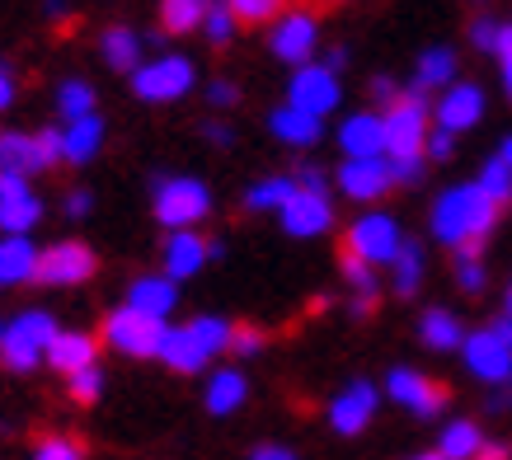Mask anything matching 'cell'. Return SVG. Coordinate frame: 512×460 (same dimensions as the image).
I'll return each instance as SVG.
<instances>
[{
    "instance_id": "cell-1",
    "label": "cell",
    "mask_w": 512,
    "mask_h": 460,
    "mask_svg": "<svg viewBox=\"0 0 512 460\" xmlns=\"http://www.w3.org/2000/svg\"><path fill=\"white\" fill-rule=\"evenodd\" d=\"M494 226H498V207L484 198L475 184L447 188L433 207V235L451 249V254L461 245H484Z\"/></svg>"
},
{
    "instance_id": "cell-2",
    "label": "cell",
    "mask_w": 512,
    "mask_h": 460,
    "mask_svg": "<svg viewBox=\"0 0 512 460\" xmlns=\"http://www.w3.org/2000/svg\"><path fill=\"white\" fill-rule=\"evenodd\" d=\"M57 338V315L47 310H19L0 320V362L10 371H33L47 357V343Z\"/></svg>"
},
{
    "instance_id": "cell-3",
    "label": "cell",
    "mask_w": 512,
    "mask_h": 460,
    "mask_svg": "<svg viewBox=\"0 0 512 460\" xmlns=\"http://www.w3.org/2000/svg\"><path fill=\"white\" fill-rule=\"evenodd\" d=\"M151 207H156L160 226H170V235H179L212 212V188L202 179H188V174H165L151 184Z\"/></svg>"
},
{
    "instance_id": "cell-4",
    "label": "cell",
    "mask_w": 512,
    "mask_h": 460,
    "mask_svg": "<svg viewBox=\"0 0 512 460\" xmlns=\"http://www.w3.org/2000/svg\"><path fill=\"white\" fill-rule=\"evenodd\" d=\"M62 160V127L43 132H0V174L10 179H33Z\"/></svg>"
},
{
    "instance_id": "cell-5",
    "label": "cell",
    "mask_w": 512,
    "mask_h": 460,
    "mask_svg": "<svg viewBox=\"0 0 512 460\" xmlns=\"http://www.w3.org/2000/svg\"><path fill=\"white\" fill-rule=\"evenodd\" d=\"M428 118L433 108L419 94H404L400 104H390L381 113V127H386V160L400 165V160H423V146H428Z\"/></svg>"
},
{
    "instance_id": "cell-6",
    "label": "cell",
    "mask_w": 512,
    "mask_h": 460,
    "mask_svg": "<svg viewBox=\"0 0 512 460\" xmlns=\"http://www.w3.org/2000/svg\"><path fill=\"white\" fill-rule=\"evenodd\" d=\"M193 85H198V66L179 57V52H160V57H151V62H141L132 71V94L146 99V104H174Z\"/></svg>"
},
{
    "instance_id": "cell-7",
    "label": "cell",
    "mask_w": 512,
    "mask_h": 460,
    "mask_svg": "<svg viewBox=\"0 0 512 460\" xmlns=\"http://www.w3.org/2000/svg\"><path fill=\"white\" fill-rule=\"evenodd\" d=\"M400 249H404V230H400V221L386 216V212H367L348 226V254L362 259L367 268H376V263H395L400 259Z\"/></svg>"
},
{
    "instance_id": "cell-8",
    "label": "cell",
    "mask_w": 512,
    "mask_h": 460,
    "mask_svg": "<svg viewBox=\"0 0 512 460\" xmlns=\"http://www.w3.org/2000/svg\"><path fill=\"white\" fill-rule=\"evenodd\" d=\"M165 329H170V324L146 320V315H137V310L118 306L109 320H104V343H109L113 353H127V357H160Z\"/></svg>"
},
{
    "instance_id": "cell-9",
    "label": "cell",
    "mask_w": 512,
    "mask_h": 460,
    "mask_svg": "<svg viewBox=\"0 0 512 460\" xmlns=\"http://www.w3.org/2000/svg\"><path fill=\"white\" fill-rule=\"evenodd\" d=\"M339 76H329L325 66H296L292 71V85H287V108H296V113H311V118H320L325 123L329 113L339 108Z\"/></svg>"
},
{
    "instance_id": "cell-10",
    "label": "cell",
    "mask_w": 512,
    "mask_h": 460,
    "mask_svg": "<svg viewBox=\"0 0 512 460\" xmlns=\"http://www.w3.org/2000/svg\"><path fill=\"white\" fill-rule=\"evenodd\" d=\"M461 353H466V367L475 371L480 381H489V385H508L512 381V343L503 338V329H498V324L466 334Z\"/></svg>"
},
{
    "instance_id": "cell-11",
    "label": "cell",
    "mask_w": 512,
    "mask_h": 460,
    "mask_svg": "<svg viewBox=\"0 0 512 460\" xmlns=\"http://www.w3.org/2000/svg\"><path fill=\"white\" fill-rule=\"evenodd\" d=\"M94 277V249L80 240H57L52 249H38V277L43 287H76Z\"/></svg>"
},
{
    "instance_id": "cell-12",
    "label": "cell",
    "mask_w": 512,
    "mask_h": 460,
    "mask_svg": "<svg viewBox=\"0 0 512 460\" xmlns=\"http://www.w3.org/2000/svg\"><path fill=\"white\" fill-rule=\"evenodd\" d=\"M315 47H320V24H315V15H306V10L278 15V24L268 29V52L292 66H311Z\"/></svg>"
},
{
    "instance_id": "cell-13",
    "label": "cell",
    "mask_w": 512,
    "mask_h": 460,
    "mask_svg": "<svg viewBox=\"0 0 512 460\" xmlns=\"http://www.w3.org/2000/svg\"><path fill=\"white\" fill-rule=\"evenodd\" d=\"M386 395L400 404V409H409L414 418H442V404H447V390L437 381H428V376H419L414 367H395L386 376Z\"/></svg>"
},
{
    "instance_id": "cell-14",
    "label": "cell",
    "mask_w": 512,
    "mask_h": 460,
    "mask_svg": "<svg viewBox=\"0 0 512 460\" xmlns=\"http://www.w3.org/2000/svg\"><path fill=\"white\" fill-rule=\"evenodd\" d=\"M43 221V198L33 193L29 179L0 174V235H29Z\"/></svg>"
},
{
    "instance_id": "cell-15",
    "label": "cell",
    "mask_w": 512,
    "mask_h": 460,
    "mask_svg": "<svg viewBox=\"0 0 512 460\" xmlns=\"http://www.w3.org/2000/svg\"><path fill=\"white\" fill-rule=\"evenodd\" d=\"M433 118H437V132H447V137L466 132V127H475L484 118V90L470 85V80H456L433 104Z\"/></svg>"
},
{
    "instance_id": "cell-16",
    "label": "cell",
    "mask_w": 512,
    "mask_h": 460,
    "mask_svg": "<svg viewBox=\"0 0 512 460\" xmlns=\"http://www.w3.org/2000/svg\"><path fill=\"white\" fill-rule=\"evenodd\" d=\"M376 399H381V390H376V385L353 381L348 390H343V395L329 399V428L343 432V437H357V432H362L367 423H372Z\"/></svg>"
},
{
    "instance_id": "cell-17",
    "label": "cell",
    "mask_w": 512,
    "mask_h": 460,
    "mask_svg": "<svg viewBox=\"0 0 512 460\" xmlns=\"http://www.w3.org/2000/svg\"><path fill=\"white\" fill-rule=\"evenodd\" d=\"M339 146L348 160H386V127H381V113H353V118H343Z\"/></svg>"
},
{
    "instance_id": "cell-18",
    "label": "cell",
    "mask_w": 512,
    "mask_h": 460,
    "mask_svg": "<svg viewBox=\"0 0 512 460\" xmlns=\"http://www.w3.org/2000/svg\"><path fill=\"white\" fill-rule=\"evenodd\" d=\"M174 306H179V282H170L165 273H146L127 287V310H137L146 320L165 324V315H174Z\"/></svg>"
},
{
    "instance_id": "cell-19",
    "label": "cell",
    "mask_w": 512,
    "mask_h": 460,
    "mask_svg": "<svg viewBox=\"0 0 512 460\" xmlns=\"http://www.w3.org/2000/svg\"><path fill=\"white\" fill-rule=\"evenodd\" d=\"M282 230L292 235V240H315V235H325L329 221H334V207L329 198H315V193H301L296 188V198L282 207Z\"/></svg>"
},
{
    "instance_id": "cell-20",
    "label": "cell",
    "mask_w": 512,
    "mask_h": 460,
    "mask_svg": "<svg viewBox=\"0 0 512 460\" xmlns=\"http://www.w3.org/2000/svg\"><path fill=\"white\" fill-rule=\"evenodd\" d=\"M339 188L353 202H381L390 188V165L386 160H348L339 165Z\"/></svg>"
},
{
    "instance_id": "cell-21",
    "label": "cell",
    "mask_w": 512,
    "mask_h": 460,
    "mask_svg": "<svg viewBox=\"0 0 512 460\" xmlns=\"http://www.w3.org/2000/svg\"><path fill=\"white\" fill-rule=\"evenodd\" d=\"M94 353H99V343L90 334H80V329H57V338L47 343V367H57L62 376H76V371L94 367Z\"/></svg>"
},
{
    "instance_id": "cell-22",
    "label": "cell",
    "mask_w": 512,
    "mask_h": 460,
    "mask_svg": "<svg viewBox=\"0 0 512 460\" xmlns=\"http://www.w3.org/2000/svg\"><path fill=\"white\" fill-rule=\"evenodd\" d=\"M38 277V245L29 235H0V287H19Z\"/></svg>"
},
{
    "instance_id": "cell-23",
    "label": "cell",
    "mask_w": 512,
    "mask_h": 460,
    "mask_svg": "<svg viewBox=\"0 0 512 460\" xmlns=\"http://www.w3.org/2000/svg\"><path fill=\"white\" fill-rule=\"evenodd\" d=\"M207 263V240L198 230H179L165 240V277L170 282H184V277H198V268Z\"/></svg>"
},
{
    "instance_id": "cell-24",
    "label": "cell",
    "mask_w": 512,
    "mask_h": 460,
    "mask_svg": "<svg viewBox=\"0 0 512 460\" xmlns=\"http://www.w3.org/2000/svg\"><path fill=\"white\" fill-rule=\"evenodd\" d=\"M451 85H456V52H451V47H423L409 94L423 99L428 90H451Z\"/></svg>"
},
{
    "instance_id": "cell-25",
    "label": "cell",
    "mask_w": 512,
    "mask_h": 460,
    "mask_svg": "<svg viewBox=\"0 0 512 460\" xmlns=\"http://www.w3.org/2000/svg\"><path fill=\"white\" fill-rule=\"evenodd\" d=\"M99 151H104V118H99V113L62 127V160L66 165H90Z\"/></svg>"
},
{
    "instance_id": "cell-26",
    "label": "cell",
    "mask_w": 512,
    "mask_h": 460,
    "mask_svg": "<svg viewBox=\"0 0 512 460\" xmlns=\"http://www.w3.org/2000/svg\"><path fill=\"white\" fill-rule=\"evenodd\" d=\"M268 127H273V137L287 141V146H296V151H306V146H315V141L325 137V123H320V118L296 113V108H287V104L268 113Z\"/></svg>"
},
{
    "instance_id": "cell-27",
    "label": "cell",
    "mask_w": 512,
    "mask_h": 460,
    "mask_svg": "<svg viewBox=\"0 0 512 460\" xmlns=\"http://www.w3.org/2000/svg\"><path fill=\"white\" fill-rule=\"evenodd\" d=\"M249 399V381H245V371H235V367H221L207 376V414H235L240 404Z\"/></svg>"
},
{
    "instance_id": "cell-28",
    "label": "cell",
    "mask_w": 512,
    "mask_h": 460,
    "mask_svg": "<svg viewBox=\"0 0 512 460\" xmlns=\"http://www.w3.org/2000/svg\"><path fill=\"white\" fill-rule=\"evenodd\" d=\"M419 338H423V348H433V353H456L466 343V329H461V320L451 310L433 306L419 315Z\"/></svg>"
},
{
    "instance_id": "cell-29",
    "label": "cell",
    "mask_w": 512,
    "mask_h": 460,
    "mask_svg": "<svg viewBox=\"0 0 512 460\" xmlns=\"http://www.w3.org/2000/svg\"><path fill=\"white\" fill-rule=\"evenodd\" d=\"M160 362H165L170 371H179V376H198V371L207 367L212 357L202 353L198 343H193V334H188L184 324H179V329H165V343H160Z\"/></svg>"
},
{
    "instance_id": "cell-30",
    "label": "cell",
    "mask_w": 512,
    "mask_h": 460,
    "mask_svg": "<svg viewBox=\"0 0 512 460\" xmlns=\"http://www.w3.org/2000/svg\"><path fill=\"white\" fill-rule=\"evenodd\" d=\"M141 47H146V43H141V33L127 29V24H109V29H104V38H99L104 62H109L113 71H127V76L141 66Z\"/></svg>"
},
{
    "instance_id": "cell-31",
    "label": "cell",
    "mask_w": 512,
    "mask_h": 460,
    "mask_svg": "<svg viewBox=\"0 0 512 460\" xmlns=\"http://www.w3.org/2000/svg\"><path fill=\"white\" fill-rule=\"evenodd\" d=\"M484 446V432L470 423V418H451L442 437H437V456L442 460H475Z\"/></svg>"
},
{
    "instance_id": "cell-32",
    "label": "cell",
    "mask_w": 512,
    "mask_h": 460,
    "mask_svg": "<svg viewBox=\"0 0 512 460\" xmlns=\"http://www.w3.org/2000/svg\"><path fill=\"white\" fill-rule=\"evenodd\" d=\"M292 198H296V179H287V174H268V179H259V184L245 193V207L249 212H282Z\"/></svg>"
},
{
    "instance_id": "cell-33",
    "label": "cell",
    "mask_w": 512,
    "mask_h": 460,
    "mask_svg": "<svg viewBox=\"0 0 512 460\" xmlns=\"http://www.w3.org/2000/svg\"><path fill=\"white\" fill-rule=\"evenodd\" d=\"M390 282H395V296H414L423 282V249L414 240H404L400 259L390 263Z\"/></svg>"
},
{
    "instance_id": "cell-34",
    "label": "cell",
    "mask_w": 512,
    "mask_h": 460,
    "mask_svg": "<svg viewBox=\"0 0 512 460\" xmlns=\"http://www.w3.org/2000/svg\"><path fill=\"white\" fill-rule=\"evenodd\" d=\"M184 329L193 334V343H198L207 357H217L231 348V324L221 320V315H198V320H188Z\"/></svg>"
},
{
    "instance_id": "cell-35",
    "label": "cell",
    "mask_w": 512,
    "mask_h": 460,
    "mask_svg": "<svg viewBox=\"0 0 512 460\" xmlns=\"http://www.w3.org/2000/svg\"><path fill=\"white\" fill-rule=\"evenodd\" d=\"M57 113H62L66 123L94 118V85L90 80H62V90H57Z\"/></svg>"
},
{
    "instance_id": "cell-36",
    "label": "cell",
    "mask_w": 512,
    "mask_h": 460,
    "mask_svg": "<svg viewBox=\"0 0 512 460\" xmlns=\"http://www.w3.org/2000/svg\"><path fill=\"white\" fill-rule=\"evenodd\" d=\"M202 15H207L202 0H165L160 5V33H193L202 29Z\"/></svg>"
},
{
    "instance_id": "cell-37",
    "label": "cell",
    "mask_w": 512,
    "mask_h": 460,
    "mask_svg": "<svg viewBox=\"0 0 512 460\" xmlns=\"http://www.w3.org/2000/svg\"><path fill=\"white\" fill-rule=\"evenodd\" d=\"M475 188H480V193H484L489 202H494V207H508V202H512V169L494 155V160H489V165L480 169V179H475Z\"/></svg>"
},
{
    "instance_id": "cell-38",
    "label": "cell",
    "mask_w": 512,
    "mask_h": 460,
    "mask_svg": "<svg viewBox=\"0 0 512 460\" xmlns=\"http://www.w3.org/2000/svg\"><path fill=\"white\" fill-rule=\"evenodd\" d=\"M202 33L212 38L217 47H226L235 38V15L231 5H207V15H202Z\"/></svg>"
},
{
    "instance_id": "cell-39",
    "label": "cell",
    "mask_w": 512,
    "mask_h": 460,
    "mask_svg": "<svg viewBox=\"0 0 512 460\" xmlns=\"http://www.w3.org/2000/svg\"><path fill=\"white\" fill-rule=\"evenodd\" d=\"M66 385H71V399H76V404H94V399L104 395V371H99V362H94V367L66 376Z\"/></svg>"
},
{
    "instance_id": "cell-40",
    "label": "cell",
    "mask_w": 512,
    "mask_h": 460,
    "mask_svg": "<svg viewBox=\"0 0 512 460\" xmlns=\"http://www.w3.org/2000/svg\"><path fill=\"white\" fill-rule=\"evenodd\" d=\"M343 277H348V287L357 296H376V273L362 259H353V254H343Z\"/></svg>"
},
{
    "instance_id": "cell-41",
    "label": "cell",
    "mask_w": 512,
    "mask_h": 460,
    "mask_svg": "<svg viewBox=\"0 0 512 460\" xmlns=\"http://www.w3.org/2000/svg\"><path fill=\"white\" fill-rule=\"evenodd\" d=\"M33 460H85V451L71 437H47V442L33 446Z\"/></svg>"
},
{
    "instance_id": "cell-42",
    "label": "cell",
    "mask_w": 512,
    "mask_h": 460,
    "mask_svg": "<svg viewBox=\"0 0 512 460\" xmlns=\"http://www.w3.org/2000/svg\"><path fill=\"white\" fill-rule=\"evenodd\" d=\"M494 57H498V71H503V90H508V99H512V24H498Z\"/></svg>"
},
{
    "instance_id": "cell-43",
    "label": "cell",
    "mask_w": 512,
    "mask_h": 460,
    "mask_svg": "<svg viewBox=\"0 0 512 460\" xmlns=\"http://www.w3.org/2000/svg\"><path fill=\"white\" fill-rule=\"evenodd\" d=\"M259 348H264V334H259L254 324H231V353L254 357Z\"/></svg>"
},
{
    "instance_id": "cell-44",
    "label": "cell",
    "mask_w": 512,
    "mask_h": 460,
    "mask_svg": "<svg viewBox=\"0 0 512 460\" xmlns=\"http://www.w3.org/2000/svg\"><path fill=\"white\" fill-rule=\"evenodd\" d=\"M231 15H235V24H259V19L278 15V5L273 0H235Z\"/></svg>"
},
{
    "instance_id": "cell-45",
    "label": "cell",
    "mask_w": 512,
    "mask_h": 460,
    "mask_svg": "<svg viewBox=\"0 0 512 460\" xmlns=\"http://www.w3.org/2000/svg\"><path fill=\"white\" fill-rule=\"evenodd\" d=\"M386 165H390V160H386ZM423 174H428V165H423V160H400V165H390V184L419 188Z\"/></svg>"
},
{
    "instance_id": "cell-46",
    "label": "cell",
    "mask_w": 512,
    "mask_h": 460,
    "mask_svg": "<svg viewBox=\"0 0 512 460\" xmlns=\"http://www.w3.org/2000/svg\"><path fill=\"white\" fill-rule=\"evenodd\" d=\"M484 282H489V277H484V263H456V287H461V292H484Z\"/></svg>"
},
{
    "instance_id": "cell-47",
    "label": "cell",
    "mask_w": 512,
    "mask_h": 460,
    "mask_svg": "<svg viewBox=\"0 0 512 460\" xmlns=\"http://www.w3.org/2000/svg\"><path fill=\"white\" fill-rule=\"evenodd\" d=\"M470 43L494 57V43H498V24H494V19H475V24H470Z\"/></svg>"
},
{
    "instance_id": "cell-48",
    "label": "cell",
    "mask_w": 512,
    "mask_h": 460,
    "mask_svg": "<svg viewBox=\"0 0 512 460\" xmlns=\"http://www.w3.org/2000/svg\"><path fill=\"white\" fill-rule=\"evenodd\" d=\"M207 99H212V108H235L240 104V90H235V80H212Z\"/></svg>"
},
{
    "instance_id": "cell-49",
    "label": "cell",
    "mask_w": 512,
    "mask_h": 460,
    "mask_svg": "<svg viewBox=\"0 0 512 460\" xmlns=\"http://www.w3.org/2000/svg\"><path fill=\"white\" fill-rule=\"evenodd\" d=\"M296 188H301V193H315V198H329V179L315 165H306L296 174Z\"/></svg>"
},
{
    "instance_id": "cell-50",
    "label": "cell",
    "mask_w": 512,
    "mask_h": 460,
    "mask_svg": "<svg viewBox=\"0 0 512 460\" xmlns=\"http://www.w3.org/2000/svg\"><path fill=\"white\" fill-rule=\"evenodd\" d=\"M90 207H94V193H90V188H71V193H66V216H71V221L90 216Z\"/></svg>"
},
{
    "instance_id": "cell-51",
    "label": "cell",
    "mask_w": 512,
    "mask_h": 460,
    "mask_svg": "<svg viewBox=\"0 0 512 460\" xmlns=\"http://www.w3.org/2000/svg\"><path fill=\"white\" fill-rule=\"evenodd\" d=\"M451 151H456V137H447V132H428V146H423V155H433V160H451Z\"/></svg>"
},
{
    "instance_id": "cell-52",
    "label": "cell",
    "mask_w": 512,
    "mask_h": 460,
    "mask_svg": "<svg viewBox=\"0 0 512 460\" xmlns=\"http://www.w3.org/2000/svg\"><path fill=\"white\" fill-rule=\"evenodd\" d=\"M372 99H376V104H400V99H404V94H400V85H395V80H390V76H376L372 80Z\"/></svg>"
},
{
    "instance_id": "cell-53",
    "label": "cell",
    "mask_w": 512,
    "mask_h": 460,
    "mask_svg": "<svg viewBox=\"0 0 512 460\" xmlns=\"http://www.w3.org/2000/svg\"><path fill=\"white\" fill-rule=\"evenodd\" d=\"M249 460H296V451L292 446H278V442H264L249 451Z\"/></svg>"
},
{
    "instance_id": "cell-54",
    "label": "cell",
    "mask_w": 512,
    "mask_h": 460,
    "mask_svg": "<svg viewBox=\"0 0 512 460\" xmlns=\"http://www.w3.org/2000/svg\"><path fill=\"white\" fill-rule=\"evenodd\" d=\"M202 137L212 141V146H221V151H231V146H235V132L226 123H207V127H202Z\"/></svg>"
},
{
    "instance_id": "cell-55",
    "label": "cell",
    "mask_w": 512,
    "mask_h": 460,
    "mask_svg": "<svg viewBox=\"0 0 512 460\" xmlns=\"http://www.w3.org/2000/svg\"><path fill=\"white\" fill-rule=\"evenodd\" d=\"M475 460H512V446L508 442H489V437H484V446H480V456Z\"/></svg>"
},
{
    "instance_id": "cell-56",
    "label": "cell",
    "mask_w": 512,
    "mask_h": 460,
    "mask_svg": "<svg viewBox=\"0 0 512 460\" xmlns=\"http://www.w3.org/2000/svg\"><path fill=\"white\" fill-rule=\"evenodd\" d=\"M15 104V76H10V66H0V113Z\"/></svg>"
},
{
    "instance_id": "cell-57",
    "label": "cell",
    "mask_w": 512,
    "mask_h": 460,
    "mask_svg": "<svg viewBox=\"0 0 512 460\" xmlns=\"http://www.w3.org/2000/svg\"><path fill=\"white\" fill-rule=\"evenodd\" d=\"M343 66H348V47H329V62H325V71H329V76H339Z\"/></svg>"
},
{
    "instance_id": "cell-58",
    "label": "cell",
    "mask_w": 512,
    "mask_h": 460,
    "mask_svg": "<svg viewBox=\"0 0 512 460\" xmlns=\"http://www.w3.org/2000/svg\"><path fill=\"white\" fill-rule=\"evenodd\" d=\"M498 160L512 169V137H503V146H498Z\"/></svg>"
},
{
    "instance_id": "cell-59",
    "label": "cell",
    "mask_w": 512,
    "mask_h": 460,
    "mask_svg": "<svg viewBox=\"0 0 512 460\" xmlns=\"http://www.w3.org/2000/svg\"><path fill=\"white\" fill-rule=\"evenodd\" d=\"M43 15L47 19H66V5H57V0H52V5H43Z\"/></svg>"
},
{
    "instance_id": "cell-60",
    "label": "cell",
    "mask_w": 512,
    "mask_h": 460,
    "mask_svg": "<svg viewBox=\"0 0 512 460\" xmlns=\"http://www.w3.org/2000/svg\"><path fill=\"white\" fill-rule=\"evenodd\" d=\"M409 460H442L437 451H423V456H409Z\"/></svg>"
}]
</instances>
